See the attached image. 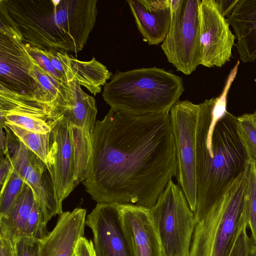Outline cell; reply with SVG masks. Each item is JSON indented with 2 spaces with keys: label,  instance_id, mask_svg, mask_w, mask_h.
I'll return each instance as SVG.
<instances>
[{
  "label": "cell",
  "instance_id": "6da1fadb",
  "mask_svg": "<svg viewBox=\"0 0 256 256\" xmlns=\"http://www.w3.org/2000/svg\"><path fill=\"white\" fill-rule=\"evenodd\" d=\"M176 172L170 114L139 116L110 108L96 122L82 183L97 203L150 208Z\"/></svg>",
  "mask_w": 256,
  "mask_h": 256
},
{
  "label": "cell",
  "instance_id": "7a4b0ae2",
  "mask_svg": "<svg viewBox=\"0 0 256 256\" xmlns=\"http://www.w3.org/2000/svg\"><path fill=\"white\" fill-rule=\"evenodd\" d=\"M23 42L42 50L77 53L98 15L97 0H2Z\"/></svg>",
  "mask_w": 256,
  "mask_h": 256
},
{
  "label": "cell",
  "instance_id": "3957f363",
  "mask_svg": "<svg viewBox=\"0 0 256 256\" xmlns=\"http://www.w3.org/2000/svg\"><path fill=\"white\" fill-rule=\"evenodd\" d=\"M237 116L207 106L200 108L196 138V210L218 199L247 168L248 160L237 132ZM195 210V211H196Z\"/></svg>",
  "mask_w": 256,
  "mask_h": 256
},
{
  "label": "cell",
  "instance_id": "277c9868",
  "mask_svg": "<svg viewBox=\"0 0 256 256\" xmlns=\"http://www.w3.org/2000/svg\"><path fill=\"white\" fill-rule=\"evenodd\" d=\"M182 78L156 67L117 71L104 86L110 109L134 116L169 114L184 92Z\"/></svg>",
  "mask_w": 256,
  "mask_h": 256
},
{
  "label": "cell",
  "instance_id": "5b68a950",
  "mask_svg": "<svg viewBox=\"0 0 256 256\" xmlns=\"http://www.w3.org/2000/svg\"><path fill=\"white\" fill-rule=\"evenodd\" d=\"M209 206L194 212L196 226L188 256H227L245 216L248 169Z\"/></svg>",
  "mask_w": 256,
  "mask_h": 256
},
{
  "label": "cell",
  "instance_id": "8992f818",
  "mask_svg": "<svg viewBox=\"0 0 256 256\" xmlns=\"http://www.w3.org/2000/svg\"><path fill=\"white\" fill-rule=\"evenodd\" d=\"M150 209L163 256H188L196 220L180 186L170 180Z\"/></svg>",
  "mask_w": 256,
  "mask_h": 256
},
{
  "label": "cell",
  "instance_id": "52a82bcc",
  "mask_svg": "<svg viewBox=\"0 0 256 256\" xmlns=\"http://www.w3.org/2000/svg\"><path fill=\"white\" fill-rule=\"evenodd\" d=\"M199 0H170L171 22L161 45L168 62L186 75L201 64Z\"/></svg>",
  "mask_w": 256,
  "mask_h": 256
},
{
  "label": "cell",
  "instance_id": "ba28073f",
  "mask_svg": "<svg viewBox=\"0 0 256 256\" xmlns=\"http://www.w3.org/2000/svg\"><path fill=\"white\" fill-rule=\"evenodd\" d=\"M200 104L178 100L170 114L177 162L176 178L191 210L197 202L196 138Z\"/></svg>",
  "mask_w": 256,
  "mask_h": 256
},
{
  "label": "cell",
  "instance_id": "9c48e42d",
  "mask_svg": "<svg viewBox=\"0 0 256 256\" xmlns=\"http://www.w3.org/2000/svg\"><path fill=\"white\" fill-rule=\"evenodd\" d=\"M4 129L7 138L4 156L11 162L14 170L32 189L35 202L48 223L52 217L63 212L48 168L6 125Z\"/></svg>",
  "mask_w": 256,
  "mask_h": 256
},
{
  "label": "cell",
  "instance_id": "30bf717a",
  "mask_svg": "<svg viewBox=\"0 0 256 256\" xmlns=\"http://www.w3.org/2000/svg\"><path fill=\"white\" fill-rule=\"evenodd\" d=\"M62 114L54 108L41 87L30 94H20L0 84V126L10 123L42 134L50 132L52 122Z\"/></svg>",
  "mask_w": 256,
  "mask_h": 256
},
{
  "label": "cell",
  "instance_id": "8fae6325",
  "mask_svg": "<svg viewBox=\"0 0 256 256\" xmlns=\"http://www.w3.org/2000/svg\"><path fill=\"white\" fill-rule=\"evenodd\" d=\"M68 83L71 98L62 114L70 125L75 156L74 180L78 186L85 180L97 108L94 98L86 94L74 78Z\"/></svg>",
  "mask_w": 256,
  "mask_h": 256
},
{
  "label": "cell",
  "instance_id": "7c38bea8",
  "mask_svg": "<svg viewBox=\"0 0 256 256\" xmlns=\"http://www.w3.org/2000/svg\"><path fill=\"white\" fill-rule=\"evenodd\" d=\"M198 14L202 53L200 65L220 68L232 56L235 35L216 0H200Z\"/></svg>",
  "mask_w": 256,
  "mask_h": 256
},
{
  "label": "cell",
  "instance_id": "4fadbf2b",
  "mask_svg": "<svg viewBox=\"0 0 256 256\" xmlns=\"http://www.w3.org/2000/svg\"><path fill=\"white\" fill-rule=\"evenodd\" d=\"M86 225L92 230L96 256H132L118 204L97 203Z\"/></svg>",
  "mask_w": 256,
  "mask_h": 256
},
{
  "label": "cell",
  "instance_id": "5bb4252c",
  "mask_svg": "<svg viewBox=\"0 0 256 256\" xmlns=\"http://www.w3.org/2000/svg\"><path fill=\"white\" fill-rule=\"evenodd\" d=\"M50 174L60 205L77 186L75 156L70 125L62 114L52 123L50 142Z\"/></svg>",
  "mask_w": 256,
  "mask_h": 256
},
{
  "label": "cell",
  "instance_id": "9a60e30c",
  "mask_svg": "<svg viewBox=\"0 0 256 256\" xmlns=\"http://www.w3.org/2000/svg\"><path fill=\"white\" fill-rule=\"evenodd\" d=\"M34 64L23 42L0 34V84L20 94L35 92L40 86L30 74Z\"/></svg>",
  "mask_w": 256,
  "mask_h": 256
},
{
  "label": "cell",
  "instance_id": "2e32d148",
  "mask_svg": "<svg viewBox=\"0 0 256 256\" xmlns=\"http://www.w3.org/2000/svg\"><path fill=\"white\" fill-rule=\"evenodd\" d=\"M118 205L132 256H163L150 209L134 204Z\"/></svg>",
  "mask_w": 256,
  "mask_h": 256
},
{
  "label": "cell",
  "instance_id": "e0dca14e",
  "mask_svg": "<svg viewBox=\"0 0 256 256\" xmlns=\"http://www.w3.org/2000/svg\"><path fill=\"white\" fill-rule=\"evenodd\" d=\"M86 214V210L78 208L60 214L53 230L40 241V256H74L84 234Z\"/></svg>",
  "mask_w": 256,
  "mask_h": 256
},
{
  "label": "cell",
  "instance_id": "ac0fdd59",
  "mask_svg": "<svg viewBox=\"0 0 256 256\" xmlns=\"http://www.w3.org/2000/svg\"><path fill=\"white\" fill-rule=\"evenodd\" d=\"M137 28L149 45L164 40L170 26V0H128Z\"/></svg>",
  "mask_w": 256,
  "mask_h": 256
},
{
  "label": "cell",
  "instance_id": "d6986e66",
  "mask_svg": "<svg viewBox=\"0 0 256 256\" xmlns=\"http://www.w3.org/2000/svg\"><path fill=\"white\" fill-rule=\"evenodd\" d=\"M226 18L234 32L240 61L256 60V0H236Z\"/></svg>",
  "mask_w": 256,
  "mask_h": 256
},
{
  "label": "cell",
  "instance_id": "ffe728a7",
  "mask_svg": "<svg viewBox=\"0 0 256 256\" xmlns=\"http://www.w3.org/2000/svg\"><path fill=\"white\" fill-rule=\"evenodd\" d=\"M55 52L62 64L60 73L66 81L74 78L94 96L101 92L102 86L112 76V73L106 67L94 57L90 61H81L67 52Z\"/></svg>",
  "mask_w": 256,
  "mask_h": 256
},
{
  "label": "cell",
  "instance_id": "44dd1931",
  "mask_svg": "<svg viewBox=\"0 0 256 256\" xmlns=\"http://www.w3.org/2000/svg\"><path fill=\"white\" fill-rule=\"evenodd\" d=\"M34 203L33 191L26 183L8 213L0 216V234L14 242L23 236L28 219Z\"/></svg>",
  "mask_w": 256,
  "mask_h": 256
},
{
  "label": "cell",
  "instance_id": "7402d4cb",
  "mask_svg": "<svg viewBox=\"0 0 256 256\" xmlns=\"http://www.w3.org/2000/svg\"><path fill=\"white\" fill-rule=\"evenodd\" d=\"M30 74L48 96L56 110L62 114L71 98L68 82L56 80L36 62L31 68Z\"/></svg>",
  "mask_w": 256,
  "mask_h": 256
},
{
  "label": "cell",
  "instance_id": "603a6c76",
  "mask_svg": "<svg viewBox=\"0 0 256 256\" xmlns=\"http://www.w3.org/2000/svg\"><path fill=\"white\" fill-rule=\"evenodd\" d=\"M4 124L26 146L36 154L45 163L50 174V132L38 133L10 123H5Z\"/></svg>",
  "mask_w": 256,
  "mask_h": 256
},
{
  "label": "cell",
  "instance_id": "cb8c5ba5",
  "mask_svg": "<svg viewBox=\"0 0 256 256\" xmlns=\"http://www.w3.org/2000/svg\"><path fill=\"white\" fill-rule=\"evenodd\" d=\"M249 162L244 202L248 228L256 244V169L253 162Z\"/></svg>",
  "mask_w": 256,
  "mask_h": 256
},
{
  "label": "cell",
  "instance_id": "d4e9b609",
  "mask_svg": "<svg viewBox=\"0 0 256 256\" xmlns=\"http://www.w3.org/2000/svg\"><path fill=\"white\" fill-rule=\"evenodd\" d=\"M237 132L248 160L253 162L256 169V123L252 114L237 117Z\"/></svg>",
  "mask_w": 256,
  "mask_h": 256
},
{
  "label": "cell",
  "instance_id": "484cf974",
  "mask_svg": "<svg viewBox=\"0 0 256 256\" xmlns=\"http://www.w3.org/2000/svg\"><path fill=\"white\" fill-rule=\"evenodd\" d=\"M26 182L13 170L4 189L0 193V216L6 215L22 192Z\"/></svg>",
  "mask_w": 256,
  "mask_h": 256
},
{
  "label": "cell",
  "instance_id": "4316f807",
  "mask_svg": "<svg viewBox=\"0 0 256 256\" xmlns=\"http://www.w3.org/2000/svg\"><path fill=\"white\" fill-rule=\"evenodd\" d=\"M46 224L42 212L35 202L28 219L23 236L42 240L50 232Z\"/></svg>",
  "mask_w": 256,
  "mask_h": 256
},
{
  "label": "cell",
  "instance_id": "83f0119b",
  "mask_svg": "<svg viewBox=\"0 0 256 256\" xmlns=\"http://www.w3.org/2000/svg\"><path fill=\"white\" fill-rule=\"evenodd\" d=\"M246 214L227 256H248L251 238L248 234Z\"/></svg>",
  "mask_w": 256,
  "mask_h": 256
},
{
  "label": "cell",
  "instance_id": "f1b7e54d",
  "mask_svg": "<svg viewBox=\"0 0 256 256\" xmlns=\"http://www.w3.org/2000/svg\"><path fill=\"white\" fill-rule=\"evenodd\" d=\"M0 34L14 40L23 42L19 27L9 14L2 0H0Z\"/></svg>",
  "mask_w": 256,
  "mask_h": 256
},
{
  "label": "cell",
  "instance_id": "f546056e",
  "mask_svg": "<svg viewBox=\"0 0 256 256\" xmlns=\"http://www.w3.org/2000/svg\"><path fill=\"white\" fill-rule=\"evenodd\" d=\"M24 44L29 55L47 74L60 82H68L62 75L54 68L50 60L42 50L34 47L28 43L24 42Z\"/></svg>",
  "mask_w": 256,
  "mask_h": 256
},
{
  "label": "cell",
  "instance_id": "4dcf8cb0",
  "mask_svg": "<svg viewBox=\"0 0 256 256\" xmlns=\"http://www.w3.org/2000/svg\"><path fill=\"white\" fill-rule=\"evenodd\" d=\"M40 240L22 236L14 242L16 256H40Z\"/></svg>",
  "mask_w": 256,
  "mask_h": 256
},
{
  "label": "cell",
  "instance_id": "1f68e13d",
  "mask_svg": "<svg viewBox=\"0 0 256 256\" xmlns=\"http://www.w3.org/2000/svg\"><path fill=\"white\" fill-rule=\"evenodd\" d=\"M0 159V186L2 190L5 187L14 168L10 160L2 154Z\"/></svg>",
  "mask_w": 256,
  "mask_h": 256
},
{
  "label": "cell",
  "instance_id": "d6a6232c",
  "mask_svg": "<svg viewBox=\"0 0 256 256\" xmlns=\"http://www.w3.org/2000/svg\"><path fill=\"white\" fill-rule=\"evenodd\" d=\"M74 256H96L94 243L82 236L77 243Z\"/></svg>",
  "mask_w": 256,
  "mask_h": 256
},
{
  "label": "cell",
  "instance_id": "836d02e7",
  "mask_svg": "<svg viewBox=\"0 0 256 256\" xmlns=\"http://www.w3.org/2000/svg\"><path fill=\"white\" fill-rule=\"evenodd\" d=\"M0 256H16L12 240L0 234Z\"/></svg>",
  "mask_w": 256,
  "mask_h": 256
},
{
  "label": "cell",
  "instance_id": "e575fe53",
  "mask_svg": "<svg viewBox=\"0 0 256 256\" xmlns=\"http://www.w3.org/2000/svg\"><path fill=\"white\" fill-rule=\"evenodd\" d=\"M3 129L4 128L0 126V154L4 156L7 151V138L6 133Z\"/></svg>",
  "mask_w": 256,
  "mask_h": 256
},
{
  "label": "cell",
  "instance_id": "d590c367",
  "mask_svg": "<svg viewBox=\"0 0 256 256\" xmlns=\"http://www.w3.org/2000/svg\"><path fill=\"white\" fill-rule=\"evenodd\" d=\"M248 256H256V244L252 240L250 242Z\"/></svg>",
  "mask_w": 256,
  "mask_h": 256
},
{
  "label": "cell",
  "instance_id": "8d00e7d4",
  "mask_svg": "<svg viewBox=\"0 0 256 256\" xmlns=\"http://www.w3.org/2000/svg\"><path fill=\"white\" fill-rule=\"evenodd\" d=\"M252 116H253L255 122L256 123V110L254 112L252 113Z\"/></svg>",
  "mask_w": 256,
  "mask_h": 256
}]
</instances>
